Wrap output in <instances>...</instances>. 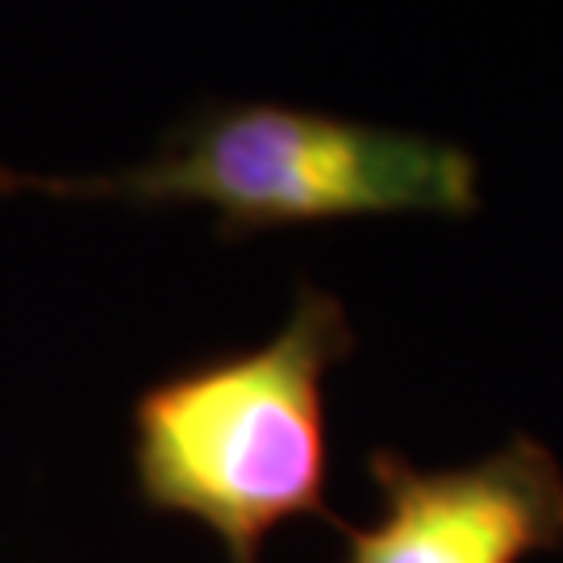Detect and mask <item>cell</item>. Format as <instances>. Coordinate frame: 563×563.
<instances>
[{
  "label": "cell",
  "mask_w": 563,
  "mask_h": 563,
  "mask_svg": "<svg viewBox=\"0 0 563 563\" xmlns=\"http://www.w3.org/2000/svg\"><path fill=\"white\" fill-rule=\"evenodd\" d=\"M351 346L339 297L301 284L272 339L155 380L134 401L142 501L263 563L280 526L325 514V376Z\"/></svg>",
  "instance_id": "2"
},
{
  "label": "cell",
  "mask_w": 563,
  "mask_h": 563,
  "mask_svg": "<svg viewBox=\"0 0 563 563\" xmlns=\"http://www.w3.org/2000/svg\"><path fill=\"white\" fill-rule=\"evenodd\" d=\"M109 201L134 209L197 205L225 239L355 218H472V151L405 125L309 104L205 101L155 155L88 176H42L0 163V197Z\"/></svg>",
  "instance_id": "1"
},
{
  "label": "cell",
  "mask_w": 563,
  "mask_h": 563,
  "mask_svg": "<svg viewBox=\"0 0 563 563\" xmlns=\"http://www.w3.org/2000/svg\"><path fill=\"white\" fill-rule=\"evenodd\" d=\"M380 518L346 534L342 563H526L563 543V467L518 434L463 467L376 451Z\"/></svg>",
  "instance_id": "3"
}]
</instances>
